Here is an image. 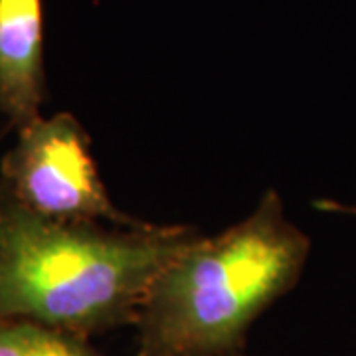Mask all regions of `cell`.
Listing matches in <instances>:
<instances>
[{"label":"cell","mask_w":356,"mask_h":356,"mask_svg":"<svg viewBox=\"0 0 356 356\" xmlns=\"http://www.w3.org/2000/svg\"><path fill=\"white\" fill-rule=\"evenodd\" d=\"M196 236L188 226L48 220L0 192V318L86 339L135 325L159 271Z\"/></svg>","instance_id":"obj_1"},{"label":"cell","mask_w":356,"mask_h":356,"mask_svg":"<svg viewBox=\"0 0 356 356\" xmlns=\"http://www.w3.org/2000/svg\"><path fill=\"white\" fill-rule=\"evenodd\" d=\"M309 250L267 191L240 224L196 236L159 271L135 318L137 356H242L252 325L297 285Z\"/></svg>","instance_id":"obj_2"},{"label":"cell","mask_w":356,"mask_h":356,"mask_svg":"<svg viewBox=\"0 0 356 356\" xmlns=\"http://www.w3.org/2000/svg\"><path fill=\"white\" fill-rule=\"evenodd\" d=\"M0 192L36 216L139 228L109 198L91 154V143L72 113L38 117L18 129V140L0 165Z\"/></svg>","instance_id":"obj_3"},{"label":"cell","mask_w":356,"mask_h":356,"mask_svg":"<svg viewBox=\"0 0 356 356\" xmlns=\"http://www.w3.org/2000/svg\"><path fill=\"white\" fill-rule=\"evenodd\" d=\"M44 28V0H0V113L16 129L42 117Z\"/></svg>","instance_id":"obj_4"},{"label":"cell","mask_w":356,"mask_h":356,"mask_svg":"<svg viewBox=\"0 0 356 356\" xmlns=\"http://www.w3.org/2000/svg\"><path fill=\"white\" fill-rule=\"evenodd\" d=\"M0 356H103L86 337L28 318H0Z\"/></svg>","instance_id":"obj_5"},{"label":"cell","mask_w":356,"mask_h":356,"mask_svg":"<svg viewBox=\"0 0 356 356\" xmlns=\"http://www.w3.org/2000/svg\"><path fill=\"white\" fill-rule=\"evenodd\" d=\"M318 208H325V210H339V212H350V214H356V208H348V206H341L337 202H318Z\"/></svg>","instance_id":"obj_6"},{"label":"cell","mask_w":356,"mask_h":356,"mask_svg":"<svg viewBox=\"0 0 356 356\" xmlns=\"http://www.w3.org/2000/svg\"><path fill=\"white\" fill-rule=\"evenodd\" d=\"M242 356H243V355H242Z\"/></svg>","instance_id":"obj_7"}]
</instances>
